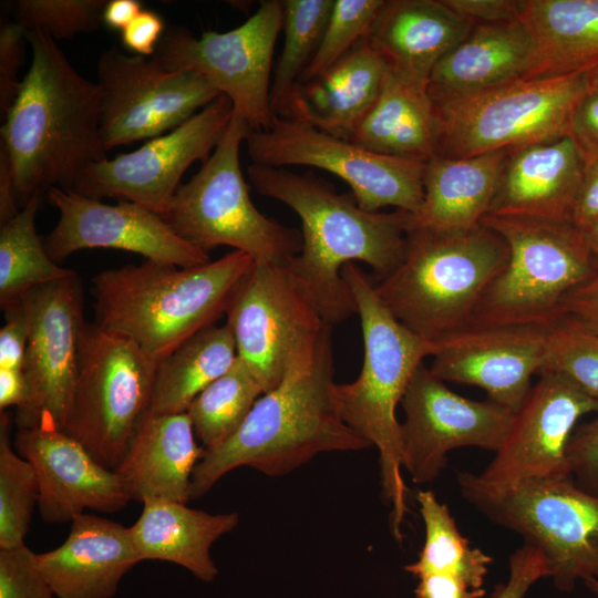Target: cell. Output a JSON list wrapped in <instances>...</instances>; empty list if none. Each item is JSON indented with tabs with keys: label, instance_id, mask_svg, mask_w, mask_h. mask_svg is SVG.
<instances>
[{
	"label": "cell",
	"instance_id": "13",
	"mask_svg": "<svg viewBox=\"0 0 598 598\" xmlns=\"http://www.w3.org/2000/svg\"><path fill=\"white\" fill-rule=\"evenodd\" d=\"M282 24V0H266L243 24L225 32L195 37L183 28L169 29L152 58L168 71L197 72L231 102L250 131H264L276 116L272 55Z\"/></svg>",
	"mask_w": 598,
	"mask_h": 598
},
{
	"label": "cell",
	"instance_id": "38",
	"mask_svg": "<svg viewBox=\"0 0 598 598\" xmlns=\"http://www.w3.org/2000/svg\"><path fill=\"white\" fill-rule=\"evenodd\" d=\"M11 416L0 415V548L24 544L34 507L39 482L33 466L11 442Z\"/></svg>",
	"mask_w": 598,
	"mask_h": 598
},
{
	"label": "cell",
	"instance_id": "39",
	"mask_svg": "<svg viewBox=\"0 0 598 598\" xmlns=\"http://www.w3.org/2000/svg\"><path fill=\"white\" fill-rule=\"evenodd\" d=\"M543 372L559 373L598 399V331L564 315L549 327Z\"/></svg>",
	"mask_w": 598,
	"mask_h": 598
},
{
	"label": "cell",
	"instance_id": "9",
	"mask_svg": "<svg viewBox=\"0 0 598 598\" xmlns=\"http://www.w3.org/2000/svg\"><path fill=\"white\" fill-rule=\"evenodd\" d=\"M464 499L493 523L520 535L544 555L556 589L598 579V493L573 477L491 485L457 472Z\"/></svg>",
	"mask_w": 598,
	"mask_h": 598
},
{
	"label": "cell",
	"instance_id": "53",
	"mask_svg": "<svg viewBox=\"0 0 598 598\" xmlns=\"http://www.w3.org/2000/svg\"><path fill=\"white\" fill-rule=\"evenodd\" d=\"M31 400V388L23 370L0 369V410L16 406L27 408Z\"/></svg>",
	"mask_w": 598,
	"mask_h": 598
},
{
	"label": "cell",
	"instance_id": "12",
	"mask_svg": "<svg viewBox=\"0 0 598 598\" xmlns=\"http://www.w3.org/2000/svg\"><path fill=\"white\" fill-rule=\"evenodd\" d=\"M237 357L264 393L310 364L332 327L286 266L256 264L226 309Z\"/></svg>",
	"mask_w": 598,
	"mask_h": 598
},
{
	"label": "cell",
	"instance_id": "47",
	"mask_svg": "<svg viewBox=\"0 0 598 598\" xmlns=\"http://www.w3.org/2000/svg\"><path fill=\"white\" fill-rule=\"evenodd\" d=\"M472 24H496L519 20L520 0H444Z\"/></svg>",
	"mask_w": 598,
	"mask_h": 598
},
{
	"label": "cell",
	"instance_id": "4",
	"mask_svg": "<svg viewBox=\"0 0 598 598\" xmlns=\"http://www.w3.org/2000/svg\"><path fill=\"white\" fill-rule=\"evenodd\" d=\"M254 265L249 255L234 250L188 268L145 260L103 270L91 280L95 323L158 362L214 326Z\"/></svg>",
	"mask_w": 598,
	"mask_h": 598
},
{
	"label": "cell",
	"instance_id": "33",
	"mask_svg": "<svg viewBox=\"0 0 598 598\" xmlns=\"http://www.w3.org/2000/svg\"><path fill=\"white\" fill-rule=\"evenodd\" d=\"M229 328L210 326L158 361L150 409L152 414L185 413L192 401L235 363Z\"/></svg>",
	"mask_w": 598,
	"mask_h": 598
},
{
	"label": "cell",
	"instance_id": "14",
	"mask_svg": "<svg viewBox=\"0 0 598 598\" xmlns=\"http://www.w3.org/2000/svg\"><path fill=\"white\" fill-rule=\"evenodd\" d=\"M245 144L255 164L312 166L338 176L364 210L392 206L413 215L422 205L425 163L378 154L281 116L267 130L250 131Z\"/></svg>",
	"mask_w": 598,
	"mask_h": 598
},
{
	"label": "cell",
	"instance_id": "44",
	"mask_svg": "<svg viewBox=\"0 0 598 598\" xmlns=\"http://www.w3.org/2000/svg\"><path fill=\"white\" fill-rule=\"evenodd\" d=\"M567 461L571 477L584 488L598 493V416L574 431Z\"/></svg>",
	"mask_w": 598,
	"mask_h": 598
},
{
	"label": "cell",
	"instance_id": "15",
	"mask_svg": "<svg viewBox=\"0 0 598 598\" xmlns=\"http://www.w3.org/2000/svg\"><path fill=\"white\" fill-rule=\"evenodd\" d=\"M96 83L106 151L163 135L220 96L197 72L168 71L152 56L128 55L116 45L101 54Z\"/></svg>",
	"mask_w": 598,
	"mask_h": 598
},
{
	"label": "cell",
	"instance_id": "16",
	"mask_svg": "<svg viewBox=\"0 0 598 598\" xmlns=\"http://www.w3.org/2000/svg\"><path fill=\"white\" fill-rule=\"evenodd\" d=\"M20 302L29 324L23 371L31 388L27 408L17 411L18 429L63 431L76 382L86 322L76 271L24 292Z\"/></svg>",
	"mask_w": 598,
	"mask_h": 598
},
{
	"label": "cell",
	"instance_id": "19",
	"mask_svg": "<svg viewBox=\"0 0 598 598\" xmlns=\"http://www.w3.org/2000/svg\"><path fill=\"white\" fill-rule=\"evenodd\" d=\"M47 195L59 212L56 225L43 239L55 262L93 248L125 250L183 268L210 261L208 252L181 238L158 214L138 204L118 200L109 205L59 187Z\"/></svg>",
	"mask_w": 598,
	"mask_h": 598
},
{
	"label": "cell",
	"instance_id": "29",
	"mask_svg": "<svg viewBox=\"0 0 598 598\" xmlns=\"http://www.w3.org/2000/svg\"><path fill=\"white\" fill-rule=\"evenodd\" d=\"M506 150L467 157L437 156L424 168V196L406 230H466L489 214Z\"/></svg>",
	"mask_w": 598,
	"mask_h": 598
},
{
	"label": "cell",
	"instance_id": "17",
	"mask_svg": "<svg viewBox=\"0 0 598 598\" xmlns=\"http://www.w3.org/2000/svg\"><path fill=\"white\" fill-rule=\"evenodd\" d=\"M401 404L402 466L417 484L436 480L455 448L497 452L516 415L489 399L475 401L453 392L424 363L415 370Z\"/></svg>",
	"mask_w": 598,
	"mask_h": 598
},
{
	"label": "cell",
	"instance_id": "34",
	"mask_svg": "<svg viewBox=\"0 0 598 598\" xmlns=\"http://www.w3.org/2000/svg\"><path fill=\"white\" fill-rule=\"evenodd\" d=\"M42 195H34L9 220L0 224V306L17 301L24 292L75 271L58 265L35 230Z\"/></svg>",
	"mask_w": 598,
	"mask_h": 598
},
{
	"label": "cell",
	"instance_id": "22",
	"mask_svg": "<svg viewBox=\"0 0 598 598\" xmlns=\"http://www.w3.org/2000/svg\"><path fill=\"white\" fill-rule=\"evenodd\" d=\"M13 446L35 471L38 507L45 523L72 522L85 511L114 513L131 501L114 470L62 430L18 429Z\"/></svg>",
	"mask_w": 598,
	"mask_h": 598
},
{
	"label": "cell",
	"instance_id": "32",
	"mask_svg": "<svg viewBox=\"0 0 598 598\" xmlns=\"http://www.w3.org/2000/svg\"><path fill=\"white\" fill-rule=\"evenodd\" d=\"M519 20L535 45L525 79L589 72L598 66V0H522Z\"/></svg>",
	"mask_w": 598,
	"mask_h": 598
},
{
	"label": "cell",
	"instance_id": "52",
	"mask_svg": "<svg viewBox=\"0 0 598 598\" xmlns=\"http://www.w3.org/2000/svg\"><path fill=\"white\" fill-rule=\"evenodd\" d=\"M563 315L573 316L598 331V272L566 296Z\"/></svg>",
	"mask_w": 598,
	"mask_h": 598
},
{
	"label": "cell",
	"instance_id": "7",
	"mask_svg": "<svg viewBox=\"0 0 598 598\" xmlns=\"http://www.w3.org/2000/svg\"><path fill=\"white\" fill-rule=\"evenodd\" d=\"M481 224L505 240L509 259L473 323L550 327L564 316L566 296L598 272L582 230L569 220L486 215Z\"/></svg>",
	"mask_w": 598,
	"mask_h": 598
},
{
	"label": "cell",
	"instance_id": "25",
	"mask_svg": "<svg viewBox=\"0 0 598 598\" xmlns=\"http://www.w3.org/2000/svg\"><path fill=\"white\" fill-rule=\"evenodd\" d=\"M390 65L369 38L319 76L298 83L279 115L351 141L378 101Z\"/></svg>",
	"mask_w": 598,
	"mask_h": 598
},
{
	"label": "cell",
	"instance_id": "21",
	"mask_svg": "<svg viewBox=\"0 0 598 598\" xmlns=\"http://www.w3.org/2000/svg\"><path fill=\"white\" fill-rule=\"evenodd\" d=\"M549 327L467 323L434 341L430 370L444 382L475 385L515 413L546 360Z\"/></svg>",
	"mask_w": 598,
	"mask_h": 598
},
{
	"label": "cell",
	"instance_id": "54",
	"mask_svg": "<svg viewBox=\"0 0 598 598\" xmlns=\"http://www.w3.org/2000/svg\"><path fill=\"white\" fill-rule=\"evenodd\" d=\"M9 155L0 145V224L12 218L20 209Z\"/></svg>",
	"mask_w": 598,
	"mask_h": 598
},
{
	"label": "cell",
	"instance_id": "50",
	"mask_svg": "<svg viewBox=\"0 0 598 598\" xmlns=\"http://www.w3.org/2000/svg\"><path fill=\"white\" fill-rule=\"evenodd\" d=\"M598 220V155L586 158L570 221L584 229Z\"/></svg>",
	"mask_w": 598,
	"mask_h": 598
},
{
	"label": "cell",
	"instance_id": "42",
	"mask_svg": "<svg viewBox=\"0 0 598 598\" xmlns=\"http://www.w3.org/2000/svg\"><path fill=\"white\" fill-rule=\"evenodd\" d=\"M0 598H56L25 544L0 548Z\"/></svg>",
	"mask_w": 598,
	"mask_h": 598
},
{
	"label": "cell",
	"instance_id": "11",
	"mask_svg": "<svg viewBox=\"0 0 598 598\" xmlns=\"http://www.w3.org/2000/svg\"><path fill=\"white\" fill-rule=\"evenodd\" d=\"M157 361L131 340L87 323L63 431L114 470L151 404Z\"/></svg>",
	"mask_w": 598,
	"mask_h": 598
},
{
	"label": "cell",
	"instance_id": "35",
	"mask_svg": "<svg viewBox=\"0 0 598 598\" xmlns=\"http://www.w3.org/2000/svg\"><path fill=\"white\" fill-rule=\"evenodd\" d=\"M416 501L425 526V540L417 560L404 569L417 578L431 573L452 575L472 589H482L493 558L470 545L448 507L439 502L432 491H419Z\"/></svg>",
	"mask_w": 598,
	"mask_h": 598
},
{
	"label": "cell",
	"instance_id": "26",
	"mask_svg": "<svg viewBox=\"0 0 598 598\" xmlns=\"http://www.w3.org/2000/svg\"><path fill=\"white\" fill-rule=\"evenodd\" d=\"M205 452L196 442L186 412H147L114 472L131 501L186 504L190 499L194 470Z\"/></svg>",
	"mask_w": 598,
	"mask_h": 598
},
{
	"label": "cell",
	"instance_id": "56",
	"mask_svg": "<svg viewBox=\"0 0 598 598\" xmlns=\"http://www.w3.org/2000/svg\"><path fill=\"white\" fill-rule=\"evenodd\" d=\"M581 230L598 265V220Z\"/></svg>",
	"mask_w": 598,
	"mask_h": 598
},
{
	"label": "cell",
	"instance_id": "49",
	"mask_svg": "<svg viewBox=\"0 0 598 598\" xmlns=\"http://www.w3.org/2000/svg\"><path fill=\"white\" fill-rule=\"evenodd\" d=\"M164 34V21L151 10H142L140 14L121 31L123 45L136 53L151 58Z\"/></svg>",
	"mask_w": 598,
	"mask_h": 598
},
{
	"label": "cell",
	"instance_id": "6",
	"mask_svg": "<svg viewBox=\"0 0 598 598\" xmlns=\"http://www.w3.org/2000/svg\"><path fill=\"white\" fill-rule=\"evenodd\" d=\"M508 259L505 240L482 224L450 231L411 228L403 259L373 281L374 290L398 321L434 342L471 322Z\"/></svg>",
	"mask_w": 598,
	"mask_h": 598
},
{
	"label": "cell",
	"instance_id": "10",
	"mask_svg": "<svg viewBox=\"0 0 598 598\" xmlns=\"http://www.w3.org/2000/svg\"><path fill=\"white\" fill-rule=\"evenodd\" d=\"M589 90V72H577L519 79L433 103L439 156L509 151L569 135L571 114Z\"/></svg>",
	"mask_w": 598,
	"mask_h": 598
},
{
	"label": "cell",
	"instance_id": "5",
	"mask_svg": "<svg viewBox=\"0 0 598 598\" xmlns=\"http://www.w3.org/2000/svg\"><path fill=\"white\" fill-rule=\"evenodd\" d=\"M360 317L364 359L359 377L334 385L342 420L379 451L382 491L392 507L391 526L401 540L409 513V489L401 468V423L396 406L420 364L432 357L435 344L398 321L378 298L371 278L354 262L343 266Z\"/></svg>",
	"mask_w": 598,
	"mask_h": 598
},
{
	"label": "cell",
	"instance_id": "2",
	"mask_svg": "<svg viewBox=\"0 0 598 598\" xmlns=\"http://www.w3.org/2000/svg\"><path fill=\"white\" fill-rule=\"evenodd\" d=\"M27 41L31 64L0 138L23 204L53 187L72 189L90 165L107 158L99 84L82 76L51 37L32 30Z\"/></svg>",
	"mask_w": 598,
	"mask_h": 598
},
{
	"label": "cell",
	"instance_id": "31",
	"mask_svg": "<svg viewBox=\"0 0 598 598\" xmlns=\"http://www.w3.org/2000/svg\"><path fill=\"white\" fill-rule=\"evenodd\" d=\"M427 83L390 66L378 101L351 142L378 154L420 163L437 157V120Z\"/></svg>",
	"mask_w": 598,
	"mask_h": 598
},
{
	"label": "cell",
	"instance_id": "48",
	"mask_svg": "<svg viewBox=\"0 0 598 598\" xmlns=\"http://www.w3.org/2000/svg\"><path fill=\"white\" fill-rule=\"evenodd\" d=\"M569 136L585 159L598 155V91L589 90L577 103L570 118Z\"/></svg>",
	"mask_w": 598,
	"mask_h": 598
},
{
	"label": "cell",
	"instance_id": "30",
	"mask_svg": "<svg viewBox=\"0 0 598 598\" xmlns=\"http://www.w3.org/2000/svg\"><path fill=\"white\" fill-rule=\"evenodd\" d=\"M238 523L236 512L210 514L179 502L148 501L128 528L141 561L173 563L210 582L218 576L212 545Z\"/></svg>",
	"mask_w": 598,
	"mask_h": 598
},
{
	"label": "cell",
	"instance_id": "55",
	"mask_svg": "<svg viewBox=\"0 0 598 598\" xmlns=\"http://www.w3.org/2000/svg\"><path fill=\"white\" fill-rule=\"evenodd\" d=\"M138 0H111L103 11V23L112 30H124L142 11Z\"/></svg>",
	"mask_w": 598,
	"mask_h": 598
},
{
	"label": "cell",
	"instance_id": "27",
	"mask_svg": "<svg viewBox=\"0 0 598 598\" xmlns=\"http://www.w3.org/2000/svg\"><path fill=\"white\" fill-rule=\"evenodd\" d=\"M534 55L533 38L520 20L473 25L432 70L429 94L440 103L525 79Z\"/></svg>",
	"mask_w": 598,
	"mask_h": 598
},
{
	"label": "cell",
	"instance_id": "18",
	"mask_svg": "<svg viewBox=\"0 0 598 598\" xmlns=\"http://www.w3.org/2000/svg\"><path fill=\"white\" fill-rule=\"evenodd\" d=\"M233 113L231 102L220 95L182 125L137 150L90 165L71 190L96 199L132 202L161 215L186 169L213 153Z\"/></svg>",
	"mask_w": 598,
	"mask_h": 598
},
{
	"label": "cell",
	"instance_id": "28",
	"mask_svg": "<svg viewBox=\"0 0 598 598\" xmlns=\"http://www.w3.org/2000/svg\"><path fill=\"white\" fill-rule=\"evenodd\" d=\"M473 25L444 0H385L369 40L392 69L429 82Z\"/></svg>",
	"mask_w": 598,
	"mask_h": 598
},
{
	"label": "cell",
	"instance_id": "51",
	"mask_svg": "<svg viewBox=\"0 0 598 598\" xmlns=\"http://www.w3.org/2000/svg\"><path fill=\"white\" fill-rule=\"evenodd\" d=\"M415 588L416 598H482L485 590L472 589L462 579L440 573L425 574L419 577Z\"/></svg>",
	"mask_w": 598,
	"mask_h": 598
},
{
	"label": "cell",
	"instance_id": "37",
	"mask_svg": "<svg viewBox=\"0 0 598 598\" xmlns=\"http://www.w3.org/2000/svg\"><path fill=\"white\" fill-rule=\"evenodd\" d=\"M334 0H282L283 47L274 71L270 101L279 115L313 59L323 37Z\"/></svg>",
	"mask_w": 598,
	"mask_h": 598
},
{
	"label": "cell",
	"instance_id": "58",
	"mask_svg": "<svg viewBox=\"0 0 598 598\" xmlns=\"http://www.w3.org/2000/svg\"><path fill=\"white\" fill-rule=\"evenodd\" d=\"M585 586L595 595L598 597V579L597 578H590L584 581Z\"/></svg>",
	"mask_w": 598,
	"mask_h": 598
},
{
	"label": "cell",
	"instance_id": "40",
	"mask_svg": "<svg viewBox=\"0 0 598 598\" xmlns=\"http://www.w3.org/2000/svg\"><path fill=\"white\" fill-rule=\"evenodd\" d=\"M385 0H334L320 45L299 83L312 80L369 38Z\"/></svg>",
	"mask_w": 598,
	"mask_h": 598
},
{
	"label": "cell",
	"instance_id": "20",
	"mask_svg": "<svg viewBox=\"0 0 598 598\" xmlns=\"http://www.w3.org/2000/svg\"><path fill=\"white\" fill-rule=\"evenodd\" d=\"M502 446L478 477L491 485L571 477L567 447L578 420L598 412V399L568 378L543 372Z\"/></svg>",
	"mask_w": 598,
	"mask_h": 598
},
{
	"label": "cell",
	"instance_id": "46",
	"mask_svg": "<svg viewBox=\"0 0 598 598\" xmlns=\"http://www.w3.org/2000/svg\"><path fill=\"white\" fill-rule=\"evenodd\" d=\"M2 309L6 323L0 330V369L23 370L29 341L27 316L18 300Z\"/></svg>",
	"mask_w": 598,
	"mask_h": 598
},
{
	"label": "cell",
	"instance_id": "8",
	"mask_svg": "<svg viewBox=\"0 0 598 598\" xmlns=\"http://www.w3.org/2000/svg\"><path fill=\"white\" fill-rule=\"evenodd\" d=\"M250 132L235 113L199 171L172 196L159 215L184 240L208 252L219 246L256 264L286 266L302 248V235L260 213L249 196L239 162Z\"/></svg>",
	"mask_w": 598,
	"mask_h": 598
},
{
	"label": "cell",
	"instance_id": "1",
	"mask_svg": "<svg viewBox=\"0 0 598 598\" xmlns=\"http://www.w3.org/2000/svg\"><path fill=\"white\" fill-rule=\"evenodd\" d=\"M247 174L260 195L283 203L299 216L302 248L286 267L330 327L357 313L342 276L346 264L362 261L380 280L403 259L408 212L364 210L351 193H338L311 172L251 163Z\"/></svg>",
	"mask_w": 598,
	"mask_h": 598
},
{
	"label": "cell",
	"instance_id": "57",
	"mask_svg": "<svg viewBox=\"0 0 598 598\" xmlns=\"http://www.w3.org/2000/svg\"><path fill=\"white\" fill-rule=\"evenodd\" d=\"M590 90L598 91V66L589 71Z\"/></svg>",
	"mask_w": 598,
	"mask_h": 598
},
{
	"label": "cell",
	"instance_id": "43",
	"mask_svg": "<svg viewBox=\"0 0 598 598\" xmlns=\"http://www.w3.org/2000/svg\"><path fill=\"white\" fill-rule=\"evenodd\" d=\"M27 30L18 22L2 21L0 27V111L3 118L13 104L22 80L19 72L24 60Z\"/></svg>",
	"mask_w": 598,
	"mask_h": 598
},
{
	"label": "cell",
	"instance_id": "23",
	"mask_svg": "<svg viewBox=\"0 0 598 598\" xmlns=\"http://www.w3.org/2000/svg\"><path fill=\"white\" fill-rule=\"evenodd\" d=\"M35 563L56 598H113L141 559L130 528L83 513L72 519L66 539L35 554Z\"/></svg>",
	"mask_w": 598,
	"mask_h": 598
},
{
	"label": "cell",
	"instance_id": "3",
	"mask_svg": "<svg viewBox=\"0 0 598 598\" xmlns=\"http://www.w3.org/2000/svg\"><path fill=\"white\" fill-rule=\"evenodd\" d=\"M333 373L330 332L310 364L289 372L277 388L264 393L240 427L223 444L205 452L193 473L190 499L203 496L240 466L278 476L319 453L371 446L342 420L334 399Z\"/></svg>",
	"mask_w": 598,
	"mask_h": 598
},
{
	"label": "cell",
	"instance_id": "24",
	"mask_svg": "<svg viewBox=\"0 0 598 598\" xmlns=\"http://www.w3.org/2000/svg\"><path fill=\"white\" fill-rule=\"evenodd\" d=\"M584 167L569 135L509 150L488 215L570 221Z\"/></svg>",
	"mask_w": 598,
	"mask_h": 598
},
{
	"label": "cell",
	"instance_id": "45",
	"mask_svg": "<svg viewBox=\"0 0 598 598\" xmlns=\"http://www.w3.org/2000/svg\"><path fill=\"white\" fill-rule=\"evenodd\" d=\"M547 577H549V569L542 551L524 543L509 557L507 582L497 585L491 598H525L537 580Z\"/></svg>",
	"mask_w": 598,
	"mask_h": 598
},
{
	"label": "cell",
	"instance_id": "41",
	"mask_svg": "<svg viewBox=\"0 0 598 598\" xmlns=\"http://www.w3.org/2000/svg\"><path fill=\"white\" fill-rule=\"evenodd\" d=\"M107 0H21L16 18L27 31H41L53 40L92 32L103 23Z\"/></svg>",
	"mask_w": 598,
	"mask_h": 598
},
{
	"label": "cell",
	"instance_id": "36",
	"mask_svg": "<svg viewBox=\"0 0 598 598\" xmlns=\"http://www.w3.org/2000/svg\"><path fill=\"white\" fill-rule=\"evenodd\" d=\"M262 394L259 383L237 357L233 367L205 388L186 411L203 447L209 451L228 440Z\"/></svg>",
	"mask_w": 598,
	"mask_h": 598
}]
</instances>
